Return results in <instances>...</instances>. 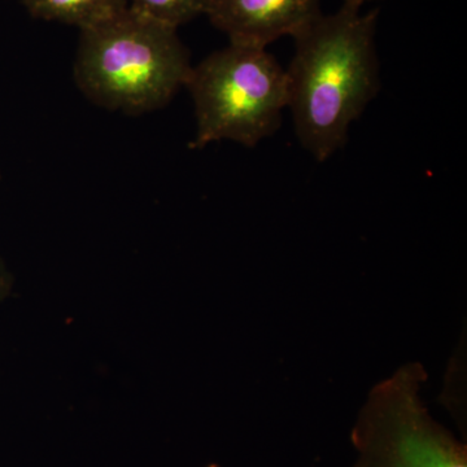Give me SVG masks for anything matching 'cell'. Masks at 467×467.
<instances>
[{
    "label": "cell",
    "instance_id": "cell-1",
    "mask_svg": "<svg viewBox=\"0 0 467 467\" xmlns=\"http://www.w3.org/2000/svg\"><path fill=\"white\" fill-rule=\"evenodd\" d=\"M378 11L347 5L295 36L285 70L295 134L318 162L342 149L350 126L379 92Z\"/></svg>",
    "mask_w": 467,
    "mask_h": 467
},
{
    "label": "cell",
    "instance_id": "cell-8",
    "mask_svg": "<svg viewBox=\"0 0 467 467\" xmlns=\"http://www.w3.org/2000/svg\"><path fill=\"white\" fill-rule=\"evenodd\" d=\"M9 291V276L5 264L0 260V301L5 299Z\"/></svg>",
    "mask_w": 467,
    "mask_h": 467
},
{
    "label": "cell",
    "instance_id": "cell-2",
    "mask_svg": "<svg viewBox=\"0 0 467 467\" xmlns=\"http://www.w3.org/2000/svg\"><path fill=\"white\" fill-rule=\"evenodd\" d=\"M177 30L129 7L82 30L77 86L98 106L128 115L162 109L186 84L192 67Z\"/></svg>",
    "mask_w": 467,
    "mask_h": 467
},
{
    "label": "cell",
    "instance_id": "cell-4",
    "mask_svg": "<svg viewBox=\"0 0 467 467\" xmlns=\"http://www.w3.org/2000/svg\"><path fill=\"white\" fill-rule=\"evenodd\" d=\"M426 382L423 365L409 362L371 389L350 432L353 467H467L465 442L423 401Z\"/></svg>",
    "mask_w": 467,
    "mask_h": 467
},
{
    "label": "cell",
    "instance_id": "cell-7",
    "mask_svg": "<svg viewBox=\"0 0 467 467\" xmlns=\"http://www.w3.org/2000/svg\"><path fill=\"white\" fill-rule=\"evenodd\" d=\"M128 7L164 26L178 29L205 15L208 0H126Z\"/></svg>",
    "mask_w": 467,
    "mask_h": 467
},
{
    "label": "cell",
    "instance_id": "cell-9",
    "mask_svg": "<svg viewBox=\"0 0 467 467\" xmlns=\"http://www.w3.org/2000/svg\"><path fill=\"white\" fill-rule=\"evenodd\" d=\"M367 2H371V0H344L347 5H356V7H362Z\"/></svg>",
    "mask_w": 467,
    "mask_h": 467
},
{
    "label": "cell",
    "instance_id": "cell-5",
    "mask_svg": "<svg viewBox=\"0 0 467 467\" xmlns=\"http://www.w3.org/2000/svg\"><path fill=\"white\" fill-rule=\"evenodd\" d=\"M205 15L230 42L266 48L321 17L319 0H208Z\"/></svg>",
    "mask_w": 467,
    "mask_h": 467
},
{
    "label": "cell",
    "instance_id": "cell-6",
    "mask_svg": "<svg viewBox=\"0 0 467 467\" xmlns=\"http://www.w3.org/2000/svg\"><path fill=\"white\" fill-rule=\"evenodd\" d=\"M33 17L88 30L128 8L126 0H21Z\"/></svg>",
    "mask_w": 467,
    "mask_h": 467
},
{
    "label": "cell",
    "instance_id": "cell-3",
    "mask_svg": "<svg viewBox=\"0 0 467 467\" xmlns=\"http://www.w3.org/2000/svg\"><path fill=\"white\" fill-rule=\"evenodd\" d=\"M184 88L195 107L193 150L220 140L256 147L278 130L288 106L285 70L257 46L230 42L192 67Z\"/></svg>",
    "mask_w": 467,
    "mask_h": 467
},
{
    "label": "cell",
    "instance_id": "cell-10",
    "mask_svg": "<svg viewBox=\"0 0 467 467\" xmlns=\"http://www.w3.org/2000/svg\"><path fill=\"white\" fill-rule=\"evenodd\" d=\"M207 467H220V466L214 465V463H211V465H208Z\"/></svg>",
    "mask_w": 467,
    "mask_h": 467
}]
</instances>
